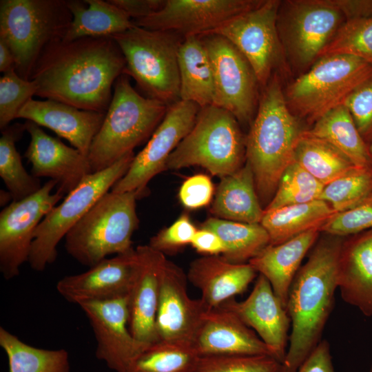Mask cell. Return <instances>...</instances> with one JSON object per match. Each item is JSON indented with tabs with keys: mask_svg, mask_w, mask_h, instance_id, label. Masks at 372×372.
Returning <instances> with one entry per match:
<instances>
[{
	"mask_svg": "<svg viewBox=\"0 0 372 372\" xmlns=\"http://www.w3.org/2000/svg\"><path fill=\"white\" fill-rule=\"evenodd\" d=\"M198 358L190 342L158 340L146 346L123 372H194Z\"/></svg>",
	"mask_w": 372,
	"mask_h": 372,
	"instance_id": "d590c367",
	"label": "cell"
},
{
	"mask_svg": "<svg viewBox=\"0 0 372 372\" xmlns=\"http://www.w3.org/2000/svg\"><path fill=\"white\" fill-rule=\"evenodd\" d=\"M180 99L200 108L214 105L215 87L211 63L199 35L181 41L178 54Z\"/></svg>",
	"mask_w": 372,
	"mask_h": 372,
	"instance_id": "f1b7e54d",
	"label": "cell"
},
{
	"mask_svg": "<svg viewBox=\"0 0 372 372\" xmlns=\"http://www.w3.org/2000/svg\"><path fill=\"white\" fill-rule=\"evenodd\" d=\"M25 130V123L10 125L1 130L0 176L11 194L12 201L25 198L37 192L43 186L39 178L26 171L16 148V143Z\"/></svg>",
	"mask_w": 372,
	"mask_h": 372,
	"instance_id": "8d00e7d4",
	"label": "cell"
},
{
	"mask_svg": "<svg viewBox=\"0 0 372 372\" xmlns=\"http://www.w3.org/2000/svg\"><path fill=\"white\" fill-rule=\"evenodd\" d=\"M72 19L63 41L113 37L132 26L133 20L110 0H66Z\"/></svg>",
	"mask_w": 372,
	"mask_h": 372,
	"instance_id": "f546056e",
	"label": "cell"
},
{
	"mask_svg": "<svg viewBox=\"0 0 372 372\" xmlns=\"http://www.w3.org/2000/svg\"><path fill=\"white\" fill-rule=\"evenodd\" d=\"M253 329L273 358L283 363L288 349L291 320L268 280L258 274L251 292L242 301L230 299L222 305Z\"/></svg>",
	"mask_w": 372,
	"mask_h": 372,
	"instance_id": "ac0fdd59",
	"label": "cell"
},
{
	"mask_svg": "<svg viewBox=\"0 0 372 372\" xmlns=\"http://www.w3.org/2000/svg\"><path fill=\"white\" fill-rule=\"evenodd\" d=\"M15 70L14 56L6 43L0 39V72L5 73Z\"/></svg>",
	"mask_w": 372,
	"mask_h": 372,
	"instance_id": "816d5d0a",
	"label": "cell"
},
{
	"mask_svg": "<svg viewBox=\"0 0 372 372\" xmlns=\"http://www.w3.org/2000/svg\"><path fill=\"white\" fill-rule=\"evenodd\" d=\"M200 107L178 101L170 105L145 147L136 156L125 174L110 191L136 192L140 198L146 194L152 178L163 170L169 156L192 128Z\"/></svg>",
	"mask_w": 372,
	"mask_h": 372,
	"instance_id": "9a60e30c",
	"label": "cell"
},
{
	"mask_svg": "<svg viewBox=\"0 0 372 372\" xmlns=\"http://www.w3.org/2000/svg\"><path fill=\"white\" fill-rule=\"evenodd\" d=\"M319 229H312L278 245H269L249 263L269 282L285 308L291 284L307 252L318 238Z\"/></svg>",
	"mask_w": 372,
	"mask_h": 372,
	"instance_id": "4316f807",
	"label": "cell"
},
{
	"mask_svg": "<svg viewBox=\"0 0 372 372\" xmlns=\"http://www.w3.org/2000/svg\"><path fill=\"white\" fill-rule=\"evenodd\" d=\"M125 58L111 37L59 41L37 62L30 80L37 96L81 110L106 113Z\"/></svg>",
	"mask_w": 372,
	"mask_h": 372,
	"instance_id": "6da1fadb",
	"label": "cell"
},
{
	"mask_svg": "<svg viewBox=\"0 0 372 372\" xmlns=\"http://www.w3.org/2000/svg\"><path fill=\"white\" fill-rule=\"evenodd\" d=\"M258 275L249 262L235 264L221 256H203L190 263L187 276L200 291V299L209 309L243 293Z\"/></svg>",
	"mask_w": 372,
	"mask_h": 372,
	"instance_id": "d4e9b609",
	"label": "cell"
},
{
	"mask_svg": "<svg viewBox=\"0 0 372 372\" xmlns=\"http://www.w3.org/2000/svg\"><path fill=\"white\" fill-rule=\"evenodd\" d=\"M372 194V169L354 167L324 185L320 200L335 213L349 209Z\"/></svg>",
	"mask_w": 372,
	"mask_h": 372,
	"instance_id": "74e56055",
	"label": "cell"
},
{
	"mask_svg": "<svg viewBox=\"0 0 372 372\" xmlns=\"http://www.w3.org/2000/svg\"><path fill=\"white\" fill-rule=\"evenodd\" d=\"M201 228L215 232L224 242L226 252L221 256L235 264L248 263L270 243L269 237L258 224H249L212 217Z\"/></svg>",
	"mask_w": 372,
	"mask_h": 372,
	"instance_id": "d6a6232c",
	"label": "cell"
},
{
	"mask_svg": "<svg viewBox=\"0 0 372 372\" xmlns=\"http://www.w3.org/2000/svg\"><path fill=\"white\" fill-rule=\"evenodd\" d=\"M187 280L183 270L167 260L161 279L156 316L158 340L191 342L206 307L200 298L189 296Z\"/></svg>",
	"mask_w": 372,
	"mask_h": 372,
	"instance_id": "7402d4cb",
	"label": "cell"
},
{
	"mask_svg": "<svg viewBox=\"0 0 372 372\" xmlns=\"http://www.w3.org/2000/svg\"><path fill=\"white\" fill-rule=\"evenodd\" d=\"M113 87L112 101L87 156L92 174L134 152L135 147L152 136L169 107L161 101L141 96L127 74H122Z\"/></svg>",
	"mask_w": 372,
	"mask_h": 372,
	"instance_id": "277c9868",
	"label": "cell"
},
{
	"mask_svg": "<svg viewBox=\"0 0 372 372\" xmlns=\"http://www.w3.org/2000/svg\"><path fill=\"white\" fill-rule=\"evenodd\" d=\"M294 161L324 185L356 167L338 149L307 130L296 145Z\"/></svg>",
	"mask_w": 372,
	"mask_h": 372,
	"instance_id": "e575fe53",
	"label": "cell"
},
{
	"mask_svg": "<svg viewBox=\"0 0 372 372\" xmlns=\"http://www.w3.org/2000/svg\"><path fill=\"white\" fill-rule=\"evenodd\" d=\"M72 19L66 0L0 1V39L10 49L19 76L30 80L42 54L63 39Z\"/></svg>",
	"mask_w": 372,
	"mask_h": 372,
	"instance_id": "5b68a950",
	"label": "cell"
},
{
	"mask_svg": "<svg viewBox=\"0 0 372 372\" xmlns=\"http://www.w3.org/2000/svg\"><path fill=\"white\" fill-rule=\"evenodd\" d=\"M263 87L245 137V158L260 202L268 205L282 174L294 162L296 145L305 130L287 104L278 75L274 74Z\"/></svg>",
	"mask_w": 372,
	"mask_h": 372,
	"instance_id": "3957f363",
	"label": "cell"
},
{
	"mask_svg": "<svg viewBox=\"0 0 372 372\" xmlns=\"http://www.w3.org/2000/svg\"><path fill=\"white\" fill-rule=\"evenodd\" d=\"M336 213L324 200L264 210L260 225L267 232L269 245H278L312 229H319Z\"/></svg>",
	"mask_w": 372,
	"mask_h": 372,
	"instance_id": "4dcf8cb0",
	"label": "cell"
},
{
	"mask_svg": "<svg viewBox=\"0 0 372 372\" xmlns=\"http://www.w3.org/2000/svg\"><path fill=\"white\" fill-rule=\"evenodd\" d=\"M369 154L371 158V169H372V143L369 145Z\"/></svg>",
	"mask_w": 372,
	"mask_h": 372,
	"instance_id": "db71d44e",
	"label": "cell"
},
{
	"mask_svg": "<svg viewBox=\"0 0 372 372\" xmlns=\"http://www.w3.org/2000/svg\"><path fill=\"white\" fill-rule=\"evenodd\" d=\"M324 186L294 161L282 174L273 198L264 210L318 200Z\"/></svg>",
	"mask_w": 372,
	"mask_h": 372,
	"instance_id": "ab89813d",
	"label": "cell"
},
{
	"mask_svg": "<svg viewBox=\"0 0 372 372\" xmlns=\"http://www.w3.org/2000/svg\"><path fill=\"white\" fill-rule=\"evenodd\" d=\"M371 76L372 65L360 58L345 54L323 56L287 86L285 97L294 115L315 123L343 105Z\"/></svg>",
	"mask_w": 372,
	"mask_h": 372,
	"instance_id": "9c48e42d",
	"label": "cell"
},
{
	"mask_svg": "<svg viewBox=\"0 0 372 372\" xmlns=\"http://www.w3.org/2000/svg\"><path fill=\"white\" fill-rule=\"evenodd\" d=\"M92 329L96 358L115 372H123L147 345L136 340L129 328L127 296L79 304Z\"/></svg>",
	"mask_w": 372,
	"mask_h": 372,
	"instance_id": "e0dca14e",
	"label": "cell"
},
{
	"mask_svg": "<svg viewBox=\"0 0 372 372\" xmlns=\"http://www.w3.org/2000/svg\"><path fill=\"white\" fill-rule=\"evenodd\" d=\"M296 372H336L329 342L321 340Z\"/></svg>",
	"mask_w": 372,
	"mask_h": 372,
	"instance_id": "7dc6e473",
	"label": "cell"
},
{
	"mask_svg": "<svg viewBox=\"0 0 372 372\" xmlns=\"http://www.w3.org/2000/svg\"><path fill=\"white\" fill-rule=\"evenodd\" d=\"M320 240L289 289L287 311L291 332L282 372H296L322 340L334 304L342 245L338 236Z\"/></svg>",
	"mask_w": 372,
	"mask_h": 372,
	"instance_id": "7a4b0ae2",
	"label": "cell"
},
{
	"mask_svg": "<svg viewBox=\"0 0 372 372\" xmlns=\"http://www.w3.org/2000/svg\"><path fill=\"white\" fill-rule=\"evenodd\" d=\"M179 36L134 24L112 37L125 58L123 74L132 77L147 97L168 106L180 100L178 54L183 40Z\"/></svg>",
	"mask_w": 372,
	"mask_h": 372,
	"instance_id": "ba28073f",
	"label": "cell"
},
{
	"mask_svg": "<svg viewBox=\"0 0 372 372\" xmlns=\"http://www.w3.org/2000/svg\"><path fill=\"white\" fill-rule=\"evenodd\" d=\"M191 343L199 357L256 355L273 357L256 333L223 306L205 309Z\"/></svg>",
	"mask_w": 372,
	"mask_h": 372,
	"instance_id": "44dd1931",
	"label": "cell"
},
{
	"mask_svg": "<svg viewBox=\"0 0 372 372\" xmlns=\"http://www.w3.org/2000/svg\"><path fill=\"white\" fill-rule=\"evenodd\" d=\"M372 229V194L356 206L336 213L320 231L338 237L350 236Z\"/></svg>",
	"mask_w": 372,
	"mask_h": 372,
	"instance_id": "7bdbcfd3",
	"label": "cell"
},
{
	"mask_svg": "<svg viewBox=\"0 0 372 372\" xmlns=\"http://www.w3.org/2000/svg\"><path fill=\"white\" fill-rule=\"evenodd\" d=\"M25 126L30 141L23 156L31 163L34 176L55 180L57 190L66 196L92 174L87 156L48 135L32 121H26Z\"/></svg>",
	"mask_w": 372,
	"mask_h": 372,
	"instance_id": "ffe728a7",
	"label": "cell"
},
{
	"mask_svg": "<svg viewBox=\"0 0 372 372\" xmlns=\"http://www.w3.org/2000/svg\"><path fill=\"white\" fill-rule=\"evenodd\" d=\"M190 245L203 256H222L226 252V247L220 237L206 229H197Z\"/></svg>",
	"mask_w": 372,
	"mask_h": 372,
	"instance_id": "681fc988",
	"label": "cell"
},
{
	"mask_svg": "<svg viewBox=\"0 0 372 372\" xmlns=\"http://www.w3.org/2000/svg\"><path fill=\"white\" fill-rule=\"evenodd\" d=\"M134 20L147 17L163 8L166 0H110Z\"/></svg>",
	"mask_w": 372,
	"mask_h": 372,
	"instance_id": "c3c4849f",
	"label": "cell"
},
{
	"mask_svg": "<svg viewBox=\"0 0 372 372\" xmlns=\"http://www.w3.org/2000/svg\"><path fill=\"white\" fill-rule=\"evenodd\" d=\"M197 231L187 214H182L169 227L152 236L149 245L164 255L174 254L190 245Z\"/></svg>",
	"mask_w": 372,
	"mask_h": 372,
	"instance_id": "f6af8a7d",
	"label": "cell"
},
{
	"mask_svg": "<svg viewBox=\"0 0 372 372\" xmlns=\"http://www.w3.org/2000/svg\"><path fill=\"white\" fill-rule=\"evenodd\" d=\"M366 143H372V76L356 87L344 101Z\"/></svg>",
	"mask_w": 372,
	"mask_h": 372,
	"instance_id": "ee69618b",
	"label": "cell"
},
{
	"mask_svg": "<svg viewBox=\"0 0 372 372\" xmlns=\"http://www.w3.org/2000/svg\"><path fill=\"white\" fill-rule=\"evenodd\" d=\"M0 346L7 355L9 372H71L69 353L64 349L35 347L3 327Z\"/></svg>",
	"mask_w": 372,
	"mask_h": 372,
	"instance_id": "836d02e7",
	"label": "cell"
},
{
	"mask_svg": "<svg viewBox=\"0 0 372 372\" xmlns=\"http://www.w3.org/2000/svg\"><path fill=\"white\" fill-rule=\"evenodd\" d=\"M137 266L127 296L129 328L134 338L144 344L158 341L156 316L161 279L167 258L149 245L136 248Z\"/></svg>",
	"mask_w": 372,
	"mask_h": 372,
	"instance_id": "603a6c76",
	"label": "cell"
},
{
	"mask_svg": "<svg viewBox=\"0 0 372 372\" xmlns=\"http://www.w3.org/2000/svg\"><path fill=\"white\" fill-rule=\"evenodd\" d=\"M37 85L25 80L15 70L3 74L0 78V129L3 130L15 118L21 109L37 94Z\"/></svg>",
	"mask_w": 372,
	"mask_h": 372,
	"instance_id": "60d3db41",
	"label": "cell"
},
{
	"mask_svg": "<svg viewBox=\"0 0 372 372\" xmlns=\"http://www.w3.org/2000/svg\"><path fill=\"white\" fill-rule=\"evenodd\" d=\"M138 198L136 192L104 194L65 236L67 253L90 268L108 256L133 250Z\"/></svg>",
	"mask_w": 372,
	"mask_h": 372,
	"instance_id": "8992f818",
	"label": "cell"
},
{
	"mask_svg": "<svg viewBox=\"0 0 372 372\" xmlns=\"http://www.w3.org/2000/svg\"><path fill=\"white\" fill-rule=\"evenodd\" d=\"M57 183L49 180L34 194L12 201L0 213V271L6 280L20 273L28 262L34 231L43 218L65 196L52 192Z\"/></svg>",
	"mask_w": 372,
	"mask_h": 372,
	"instance_id": "5bb4252c",
	"label": "cell"
},
{
	"mask_svg": "<svg viewBox=\"0 0 372 372\" xmlns=\"http://www.w3.org/2000/svg\"><path fill=\"white\" fill-rule=\"evenodd\" d=\"M245 137L239 122L214 105L201 107L188 134L169 156L165 169L200 166L220 178L244 165Z\"/></svg>",
	"mask_w": 372,
	"mask_h": 372,
	"instance_id": "52a82bcc",
	"label": "cell"
},
{
	"mask_svg": "<svg viewBox=\"0 0 372 372\" xmlns=\"http://www.w3.org/2000/svg\"><path fill=\"white\" fill-rule=\"evenodd\" d=\"M345 21L329 0L281 1L277 28L285 56L300 68L311 65Z\"/></svg>",
	"mask_w": 372,
	"mask_h": 372,
	"instance_id": "7c38bea8",
	"label": "cell"
},
{
	"mask_svg": "<svg viewBox=\"0 0 372 372\" xmlns=\"http://www.w3.org/2000/svg\"><path fill=\"white\" fill-rule=\"evenodd\" d=\"M264 0H166L161 10L136 25L152 30L175 32L184 37L203 35L222 23L262 3Z\"/></svg>",
	"mask_w": 372,
	"mask_h": 372,
	"instance_id": "2e32d148",
	"label": "cell"
},
{
	"mask_svg": "<svg viewBox=\"0 0 372 372\" xmlns=\"http://www.w3.org/2000/svg\"><path fill=\"white\" fill-rule=\"evenodd\" d=\"M307 132L333 145L355 166L371 169L369 145L345 105H340L327 112Z\"/></svg>",
	"mask_w": 372,
	"mask_h": 372,
	"instance_id": "1f68e13d",
	"label": "cell"
},
{
	"mask_svg": "<svg viewBox=\"0 0 372 372\" xmlns=\"http://www.w3.org/2000/svg\"><path fill=\"white\" fill-rule=\"evenodd\" d=\"M209 55L214 74V105L232 114L241 123H251L258 101V81L243 54L227 39L199 35Z\"/></svg>",
	"mask_w": 372,
	"mask_h": 372,
	"instance_id": "4fadbf2b",
	"label": "cell"
},
{
	"mask_svg": "<svg viewBox=\"0 0 372 372\" xmlns=\"http://www.w3.org/2000/svg\"><path fill=\"white\" fill-rule=\"evenodd\" d=\"M280 3L278 0H264L208 33L229 41L246 58L262 87L277 74L275 71L285 70L286 56L277 28Z\"/></svg>",
	"mask_w": 372,
	"mask_h": 372,
	"instance_id": "8fae6325",
	"label": "cell"
},
{
	"mask_svg": "<svg viewBox=\"0 0 372 372\" xmlns=\"http://www.w3.org/2000/svg\"><path fill=\"white\" fill-rule=\"evenodd\" d=\"M1 206H4L12 199V196L8 191L1 190Z\"/></svg>",
	"mask_w": 372,
	"mask_h": 372,
	"instance_id": "f5cc1de1",
	"label": "cell"
},
{
	"mask_svg": "<svg viewBox=\"0 0 372 372\" xmlns=\"http://www.w3.org/2000/svg\"><path fill=\"white\" fill-rule=\"evenodd\" d=\"M214 192L211 178L200 174L190 176L183 183L178 196L184 207L194 209L207 205L213 198Z\"/></svg>",
	"mask_w": 372,
	"mask_h": 372,
	"instance_id": "bcb514c9",
	"label": "cell"
},
{
	"mask_svg": "<svg viewBox=\"0 0 372 372\" xmlns=\"http://www.w3.org/2000/svg\"><path fill=\"white\" fill-rule=\"evenodd\" d=\"M137 266L136 249L106 258L85 272L66 276L56 285L68 302L80 304L128 296Z\"/></svg>",
	"mask_w": 372,
	"mask_h": 372,
	"instance_id": "d6986e66",
	"label": "cell"
},
{
	"mask_svg": "<svg viewBox=\"0 0 372 372\" xmlns=\"http://www.w3.org/2000/svg\"><path fill=\"white\" fill-rule=\"evenodd\" d=\"M342 242L338 268V289L347 303L372 316V229Z\"/></svg>",
	"mask_w": 372,
	"mask_h": 372,
	"instance_id": "484cf974",
	"label": "cell"
},
{
	"mask_svg": "<svg viewBox=\"0 0 372 372\" xmlns=\"http://www.w3.org/2000/svg\"><path fill=\"white\" fill-rule=\"evenodd\" d=\"M346 20L372 17V0H329Z\"/></svg>",
	"mask_w": 372,
	"mask_h": 372,
	"instance_id": "f907efd6",
	"label": "cell"
},
{
	"mask_svg": "<svg viewBox=\"0 0 372 372\" xmlns=\"http://www.w3.org/2000/svg\"><path fill=\"white\" fill-rule=\"evenodd\" d=\"M194 372H282V363L267 355L202 356Z\"/></svg>",
	"mask_w": 372,
	"mask_h": 372,
	"instance_id": "b9f144b4",
	"label": "cell"
},
{
	"mask_svg": "<svg viewBox=\"0 0 372 372\" xmlns=\"http://www.w3.org/2000/svg\"><path fill=\"white\" fill-rule=\"evenodd\" d=\"M211 212L221 219L260 223L264 209L256 192L253 172L246 161L238 170L221 178Z\"/></svg>",
	"mask_w": 372,
	"mask_h": 372,
	"instance_id": "83f0119b",
	"label": "cell"
},
{
	"mask_svg": "<svg viewBox=\"0 0 372 372\" xmlns=\"http://www.w3.org/2000/svg\"><path fill=\"white\" fill-rule=\"evenodd\" d=\"M134 156L130 153L110 167L88 175L43 218L34 231L28 262L33 270L43 271L56 260L60 241L125 174Z\"/></svg>",
	"mask_w": 372,
	"mask_h": 372,
	"instance_id": "30bf717a",
	"label": "cell"
},
{
	"mask_svg": "<svg viewBox=\"0 0 372 372\" xmlns=\"http://www.w3.org/2000/svg\"><path fill=\"white\" fill-rule=\"evenodd\" d=\"M369 372H372V364H371V366L370 367V369H369Z\"/></svg>",
	"mask_w": 372,
	"mask_h": 372,
	"instance_id": "11a10c76",
	"label": "cell"
},
{
	"mask_svg": "<svg viewBox=\"0 0 372 372\" xmlns=\"http://www.w3.org/2000/svg\"><path fill=\"white\" fill-rule=\"evenodd\" d=\"M105 116V113L81 110L54 100L31 99L21 109L17 118H24L51 130L69 141L72 147L88 156Z\"/></svg>",
	"mask_w": 372,
	"mask_h": 372,
	"instance_id": "cb8c5ba5",
	"label": "cell"
},
{
	"mask_svg": "<svg viewBox=\"0 0 372 372\" xmlns=\"http://www.w3.org/2000/svg\"><path fill=\"white\" fill-rule=\"evenodd\" d=\"M337 54L353 56L372 65V17L347 19L323 48L319 59Z\"/></svg>",
	"mask_w": 372,
	"mask_h": 372,
	"instance_id": "f35d334b",
	"label": "cell"
}]
</instances>
